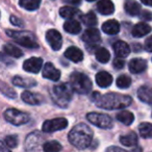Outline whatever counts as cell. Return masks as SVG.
<instances>
[{
	"mask_svg": "<svg viewBox=\"0 0 152 152\" xmlns=\"http://www.w3.org/2000/svg\"><path fill=\"white\" fill-rule=\"evenodd\" d=\"M80 19L83 22V24L87 25L88 27H94L97 25V17L93 12H90L86 15H81Z\"/></svg>",
	"mask_w": 152,
	"mask_h": 152,
	"instance_id": "32",
	"label": "cell"
},
{
	"mask_svg": "<svg viewBox=\"0 0 152 152\" xmlns=\"http://www.w3.org/2000/svg\"><path fill=\"white\" fill-rule=\"evenodd\" d=\"M124 65H125V61L122 59V57H117V58L114 59V63H113V66L118 70L122 69L124 67Z\"/></svg>",
	"mask_w": 152,
	"mask_h": 152,
	"instance_id": "38",
	"label": "cell"
},
{
	"mask_svg": "<svg viewBox=\"0 0 152 152\" xmlns=\"http://www.w3.org/2000/svg\"><path fill=\"white\" fill-rule=\"evenodd\" d=\"M7 34L12 38L13 40H15L16 43L20 44L21 46L25 47V48L29 49H37L39 48V44L37 42V39L34 38V36L29 31H25V30H11L7 29Z\"/></svg>",
	"mask_w": 152,
	"mask_h": 152,
	"instance_id": "5",
	"label": "cell"
},
{
	"mask_svg": "<svg viewBox=\"0 0 152 152\" xmlns=\"http://www.w3.org/2000/svg\"><path fill=\"white\" fill-rule=\"evenodd\" d=\"M41 141H42V137H41L39 131H34V132L30 133L25 142L26 150H28V151L36 150L39 147V145L41 144Z\"/></svg>",
	"mask_w": 152,
	"mask_h": 152,
	"instance_id": "14",
	"label": "cell"
},
{
	"mask_svg": "<svg viewBox=\"0 0 152 152\" xmlns=\"http://www.w3.org/2000/svg\"><path fill=\"white\" fill-rule=\"evenodd\" d=\"M102 30L107 34H117L120 31V24L116 20H108L103 23Z\"/></svg>",
	"mask_w": 152,
	"mask_h": 152,
	"instance_id": "24",
	"label": "cell"
},
{
	"mask_svg": "<svg viewBox=\"0 0 152 152\" xmlns=\"http://www.w3.org/2000/svg\"><path fill=\"white\" fill-rule=\"evenodd\" d=\"M2 50L5 54L10 55L12 57H16V58H19V57H21L23 55V52H22L21 49L18 48L13 43H7V44L3 45Z\"/></svg>",
	"mask_w": 152,
	"mask_h": 152,
	"instance_id": "25",
	"label": "cell"
},
{
	"mask_svg": "<svg viewBox=\"0 0 152 152\" xmlns=\"http://www.w3.org/2000/svg\"><path fill=\"white\" fill-rule=\"evenodd\" d=\"M13 83L20 88H32L37 86V81L34 79L21 76H15L13 78Z\"/></svg>",
	"mask_w": 152,
	"mask_h": 152,
	"instance_id": "22",
	"label": "cell"
},
{
	"mask_svg": "<svg viewBox=\"0 0 152 152\" xmlns=\"http://www.w3.org/2000/svg\"><path fill=\"white\" fill-rule=\"evenodd\" d=\"M117 87L120 89H128L131 85V79L127 75H121L117 78Z\"/></svg>",
	"mask_w": 152,
	"mask_h": 152,
	"instance_id": "36",
	"label": "cell"
},
{
	"mask_svg": "<svg viewBox=\"0 0 152 152\" xmlns=\"http://www.w3.org/2000/svg\"><path fill=\"white\" fill-rule=\"evenodd\" d=\"M96 83L100 88H108L113 83V76L105 71L96 74Z\"/></svg>",
	"mask_w": 152,
	"mask_h": 152,
	"instance_id": "19",
	"label": "cell"
},
{
	"mask_svg": "<svg viewBox=\"0 0 152 152\" xmlns=\"http://www.w3.org/2000/svg\"><path fill=\"white\" fill-rule=\"evenodd\" d=\"M117 120L123 123L124 125H130L132 124L133 120H134V116L132 113L128 112V110H122V112L117 114Z\"/></svg>",
	"mask_w": 152,
	"mask_h": 152,
	"instance_id": "27",
	"label": "cell"
},
{
	"mask_svg": "<svg viewBox=\"0 0 152 152\" xmlns=\"http://www.w3.org/2000/svg\"><path fill=\"white\" fill-rule=\"evenodd\" d=\"M0 61H3L7 65H12L13 64V61L7 57V54H5L4 52H0Z\"/></svg>",
	"mask_w": 152,
	"mask_h": 152,
	"instance_id": "41",
	"label": "cell"
},
{
	"mask_svg": "<svg viewBox=\"0 0 152 152\" xmlns=\"http://www.w3.org/2000/svg\"><path fill=\"white\" fill-rule=\"evenodd\" d=\"M43 77L52 81H57L61 77V71L54 67L52 63H46L43 68Z\"/></svg>",
	"mask_w": 152,
	"mask_h": 152,
	"instance_id": "10",
	"label": "cell"
},
{
	"mask_svg": "<svg viewBox=\"0 0 152 152\" xmlns=\"http://www.w3.org/2000/svg\"><path fill=\"white\" fill-rule=\"evenodd\" d=\"M137 97L141 101L148 104H152V88L149 87H141L137 90Z\"/></svg>",
	"mask_w": 152,
	"mask_h": 152,
	"instance_id": "23",
	"label": "cell"
},
{
	"mask_svg": "<svg viewBox=\"0 0 152 152\" xmlns=\"http://www.w3.org/2000/svg\"><path fill=\"white\" fill-rule=\"evenodd\" d=\"M83 40L85 43H87V45H96V43L100 42L101 36H100V32L97 28L90 27L83 32Z\"/></svg>",
	"mask_w": 152,
	"mask_h": 152,
	"instance_id": "12",
	"label": "cell"
},
{
	"mask_svg": "<svg viewBox=\"0 0 152 152\" xmlns=\"http://www.w3.org/2000/svg\"><path fill=\"white\" fill-rule=\"evenodd\" d=\"M68 126V121L65 118H55L51 120H47L43 123L42 129L44 132L50 133L57 130H63Z\"/></svg>",
	"mask_w": 152,
	"mask_h": 152,
	"instance_id": "8",
	"label": "cell"
},
{
	"mask_svg": "<svg viewBox=\"0 0 152 152\" xmlns=\"http://www.w3.org/2000/svg\"><path fill=\"white\" fill-rule=\"evenodd\" d=\"M59 15L65 19H75L77 17H81V13L78 9L73 7H63L59 10Z\"/></svg>",
	"mask_w": 152,
	"mask_h": 152,
	"instance_id": "20",
	"label": "cell"
},
{
	"mask_svg": "<svg viewBox=\"0 0 152 152\" xmlns=\"http://www.w3.org/2000/svg\"><path fill=\"white\" fill-rule=\"evenodd\" d=\"M95 56H96V58H97V61L101 64H106L110 58V52H108V50L103 48V47H101V48L96 50Z\"/></svg>",
	"mask_w": 152,
	"mask_h": 152,
	"instance_id": "33",
	"label": "cell"
},
{
	"mask_svg": "<svg viewBox=\"0 0 152 152\" xmlns=\"http://www.w3.org/2000/svg\"><path fill=\"white\" fill-rule=\"evenodd\" d=\"M0 92L4 96H7V98H11V99H15L17 97V94L14 91L13 88H11L10 86H7V83H2V81H0Z\"/></svg>",
	"mask_w": 152,
	"mask_h": 152,
	"instance_id": "34",
	"label": "cell"
},
{
	"mask_svg": "<svg viewBox=\"0 0 152 152\" xmlns=\"http://www.w3.org/2000/svg\"><path fill=\"white\" fill-rule=\"evenodd\" d=\"M128 67L131 73L139 74L145 71V69L147 68V63L143 58H132L129 61Z\"/></svg>",
	"mask_w": 152,
	"mask_h": 152,
	"instance_id": "16",
	"label": "cell"
},
{
	"mask_svg": "<svg viewBox=\"0 0 152 152\" xmlns=\"http://www.w3.org/2000/svg\"><path fill=\"white\" fill-rule=\"evenodd\" d=\"M64 29L69 34H77L81 31V26L78 21H76L74 19H69L64 24Z\"/></svg>",
	"mask_w": 152,
	"mask_h": 152,
	"instance_id": "26",
	"label": "cell"
},
{
	"mask_svg": "<svg viewBox=\"0 0 152 152\" xmlns=\"http://www.w3.org/2000/svg\"><path fill=\"white\" fill-rule=\"evenodd\" d=\"M72 88L67 83H59L54 86L51 92V97L54 103L59 107H67L72 100Z\"/></svg>",
	"mask_w": 152,
	"mask_h": 152,
	"instance_id": "3",
	"label": "cell"
},
{
	"mask_svg": "<svg viewBox=\"0 0 152 152\" xmlns=\"http://www.w3.org/2000/svg\"><path fill=\"white\" fill-rule=\"evenodd\" d=\"M150 31H151V27L148 24L141 22V23H137V25L133 26L132 30H131V34L135 38H142V37L148 34Z\"/></svg>",
	"mask_w": 152,
	"mask_h": 152,
	"instance_id": "21",
	"label": "cell"
},
{
	"mask_svg": "<svg viewBox=\"0 0 152 152\" xmlns=\"http://www.w3.org/2000/svg\"><path fill=\"white\" fill-rule=\"evenodd\" d=\"M65 56L74 63H79L83 59V53L79 48L75 46H71L65 51Z\"/></svg>",
	"mask_w": 152,
	"mask_h": 152,
	"instance_id": "15",
	"label": "cell"
},
{
	"mask_svg": "<svg viewBox=\"0 0 152 152\" xmlns=\"http://www.w3.org/2000/svg\"><path fill=\"white\" fill-rule=\"evenodd\" d=\"M113 48H114L115 54L118 57H126L130 53V48H129L128 44L123 41H117L116 43H114Z\"/></svg>",
	"mask_w": 152,
	"mask_h": 152,
	"instance_id": "17",
	"label": "cell"
},
{
	"mask_svg": "<svg viewBox=\"0 0 152 152\" xmlns=\"http://www.w3.org/2000/svg\"><path fill=\"white\" fill-rule=\"evenodd\" d=\"M3 116L7 122L16 125V126L24 125L30 120L29 115L19 110H16V108H7L3 114Z\"/></svg>",
	"mask_w": 152,
	"mask_h": 152,
	"instance_id": "6",
	"label": "cell"
},
{
	"mask_svg": "<svg viewBox=\"0 0 152 152\" xmlns=\"http://www.w3.org/2000/svg\"><path fill=\"white\" fill-rule=\"evenodd\" d=\"M141 1L145 5H148V7H152V0H141Z\"/></svg>",
	"mask_w": 152,
	"mask_h": 152,
	"instance_id": "45",
	"label": "cell"
},
{
	"mask_svg": "<svg viewBox=\"0 0 152 152\" xmlns=\"http://www.w3.org/2000/svg\"><path fill=\"white\" fill-rule=\"evenodd\" d=\"M70 86L72 90L77 94L87 95L92 90V81L86 74L80 72H74L70 75Z\"/></svg>",
	"mask_w": 152,
	"mask_h": 152,
	"instance_id": "4",
	"label": "cell"
},
{
	"mask_svg": "<svg viewBox=\"0 0 152 152\" xmlns=\"http://www.w3.org/2000/svg\"><path fill=\"white\" fill-rule=\"evenodd\" d=\"M9 150H10V148L7 147V145H5V143H3V142L0 141V151L7 152V151H9Z\"/></svg>",
	"mask_w": 152,
	"mask_h": 152,
	"instance_id": "44",
	"label": "cell"
},
{
	"mask_svg": "<svg viewBox=\"0 0 152 152\" xmlns=\"http://www.w3.org/2000/svg\"><path fill=\"white\" fill-rule=\"evenodd\" d=\"M97 10L101 15L108 16L115 12V5L112 0H99L97 3Z\"/></svg>",
	"mask_w": 152,
	"mask_h": 152,
	"instance_id": "18",
	"label": "cell"
},
{
	"mask_svg": "<svg viewBox=\"0 0 152 152\" xmlns=\"http://www.w3.org/2000/svg\"><path fill=\"white\" fill-rule=\"evenodd\" d=\"M140 18L143 20H146V21H150L152 19V14L148 11H144L140 14Z\"/></svg>",
	"mask_w": 152,
	"mask_h": 152,
	"instance_id": "40",
	"label": "cell"
},
{
	"mask_svg": "<svg viewBox=\"0 0 152 152\" xmlns=\"http://www.w3.org/2000/svg\"><path fill=\"white\" fill-rule=\"evenodd\" d=\"M21 98L24 102L30 105H39V104L43 103L44 98L40 95L39 93H32L29 91H25L22 93Z\"/></svg>",
	"mask_w": 152,
	"mask_h": 152,
	"instance_id": "13",
	"label": "cell"
},
{
	"mask_svg": "<svg viewBox=\"0 0 152 152\" xmlns=\"http://www.w3.org/2000/svg\"><path fill=\"white\" fill-rule=\"evenodd\" d=\"M87 1H95V0H87Z\"/></svg>",
	"mask_w": 152,
	"mask_h": 152,
	"instance_id": "46",
	"label": "cell"
},
{
	"mask_svg": "<svg viewBox=\"0 0 152 152\" xmlns=\"http://www.w3.org/2000/svg\"><path fill=\"white\" fill-rule=\"evenodd\" d=\"M92 100L98 107L104 110H121L129 106L132 102L131 97L127 95H121L118 93H107L101 95L98 92H94Z\"/></svg>",
	"mask_w": 152,
	"mask_h": 152,
	"instance_id": "1",
	"label": "cell"
},
{
	"mask_svg": "<svg viewBox=\"0 0 152 152\" xmlns=\"http://www.w3.org/2000/svg\"><path fill=\"white\" fill-rule=\"evenodd\" d=\"M87 119L91 124L99 127V128L108 129L112 128L114 123L110 116L105 114H100V113H89L87 115Z\"/></svg>",
	"mask_w": 152,
	"mask_h": 152,
	"instance_id": "7",
	"label": "cell"
},
{
	"mask_svg": "<svg viewBox=\"0 0 152 152\" xmlns=\"http://www.w3.org/2000/svg\"><path fill=\"white\" fill-rule=\"evenodd\" d=\"M68 139L74 147L86 149L93 141V130L85 123H79L71 129Z\"/></svg>",
	"mask_w": 152,
	"mask_h": 152,
	"instance_id": "2",
	"label": "cell"
},
{
	"mask_svg": "<svg viewBox=\"0 0 152 152\" xmlns=\"http://www.w3.org/2000/svg\"><path fill=\"white\" fill-rule=\"evenodd\" d=\"M145 49L148 52H152V36L145 41Z\"/></svg>",
	"mask_w": 152,
	"mask_h": 152,
	"instance_id": "42",
	"label": "cell"
},
{
	"mask_svg": "<svg viewBox=\"0 0 152 152\" xmlns=\"http://www.w3.org/2000/svg\"><path fill=\"white\" fill-rule=\"evenodd\" d=\"M18 142H19V137L16 134H12V135H7L4 140V143L10 149H14V148L17 147Z\"/></svg>",
	"mask_w": 152,
	"mask_h": 152,
	"instance_id": "37",
	"label": "cell"
},
{
	"mask_svg": "<svg viewBox=\"0 0 152 152\" xmlns=\"http://www.w3.org/2000/svg\"><path fill=\"white\" fill-rule=\"evenodd\" d=\"M11 23L15 26H18V27H22L24 25V23L19 19V18L15 17V16H11Z\"/></svg>",
	"mask_w": 152,
	"mask_h": 152,
	"instance_id": "39",
	"label": "cell"
},
{
	"mask_svg": "<svg viewBox=\"0 0 152 152\" xmlns=\"http://www.w3.org/2000/svg\"><path fill=\"white\" fill-rule=\"evenodd\" d=\"M43 59L40 57H31L24 61L23 69L29 73H39L42 69Z\"/></svg>",
	"mask_w": 152,
	"mask_h": 152,
	"instance_id": "11",
	"label": "cell"
},
{
	"mask_svg": "<svg viewBox=\"0 0 152 152\" xmlns=\"http://www.w3.org/2000/svg\"><path fill=\"white\" fill-rule=\"evenodd\" d=\"M64 1L71 5H79L81 3V0H64Z\"/></svg>",
	"mask_w": 152,
	"mask_h": 152,
	"instance_id": "43",
	"label": "cell"
},
{
	"mask_svg": "<svg viewBox=\"0 0 152 152\" xmlns=\"http://www.w3.org/2000/svg\"><path fill=\"white\" fill-rule=\"evenodd\" d=\"M139 132L144 139H151L152 137V123H142L139 126Z\"/></svg>",
	"mask_w": 152,
	"mask_h": 152,
	"instance_id": "31",
	"label": "cell"
},
{
	"mask_svg": "<svg viewBox=\"0 0 152 152\" xmlns=\"http://www.w3.org/2000/svg\"><path fill=\"white\" fill-rule=\"evenodd\" d=\"M63 149L61 145L56 141H50V142H47L43 145V150L45 152H57V151H61Z\"/></svg>",
	"mask_w": 152,
	"mask_h": 152,
	"instance_id": "35",
	"label": "cell"
},
{
	"mask_svg": "<svg viewBox=\"0 0 152 152\" xmlns=\"http://www.w3.org/2000/svg\"><path fill=\"white\" fill-rule=\"evenodd\" d=\"M124 7L126 13L130 16H137L141 13V5L135 1H128L125 3Z\"/></svg>",
	"mask_w": 152,
	"mask_h": 152,
	"instance_id": "29",
	"label": "cell"
},
{
	"mask_svg": "<svg viewBox=\"0 0 152 152\" xmlns=\"http://www.w3.org/2000/svg\"><path fill=\"white\" fill-rule=\"evenodd\" d=\"M120 142L122 145L126 147H132L137 144V137L134 132H129L126 135H122L120 137Z\"/></svg>",
	"mask_w": 152,
	"mask_h": 152,
	"instance_id": "28",
	"label": "cell"
},
{
	"mask_svg": "<svg viewBox=\"0 0 152 152\" xmlns=\"http://www.w3.org/2000/svg\"><path fill=\"white\" fill-rule=\"evenodd\" d=\"M19 4L27 11H36L40 7L41 0H19Z\"/></svg>",
	"mask_w": 152,
	"mask_h": 152,
	"instance_id": "30",
	"label": "cell"
},
{
	"mask_svg": "<svg viewBox=\"0 0 152 152\" xmlns=\"http://www.w3.org/2000/svg\"><path fill=\"white\" fill-rule=\"evenodd\" d=\"M46 40L53 50L57 51L61 48V45H63V38H61V34H59L57 30L49 29L48 31L46 32Z\"/></svg>",
	"mask_w": 152,
	"mask_h": 152,
	"instance_id": "9",
	"label": "cell"
}]
</instances>
